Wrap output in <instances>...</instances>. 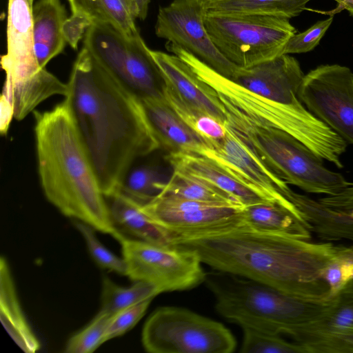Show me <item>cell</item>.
<instances>
[{"label": "cell", "instance_id": "4316f807", "mask_svg": "<svg viewBox=\"0 0 353 353\" xmlns=\"http://www.w3.org/2000/svg\"><path fill=\"white\" fill-rule=\"evenodd\" d=\"M170 177L158 165L136 161L125 173L117 192L144 205L160 195Z\"/></svg>", "mask_w": 353, "mask_h": 353}, {"label": "cell", "instance_id": "d6a6232c", "mask_svg": "<svg viewBox=\"0 0 353 353\" xmlns=\"http://www.w3.org/2000/svg\"><path fill=\"white\" fill-rule=\"evenodd\" d=\"M321 278L328 286L331 298L353 280V245H341L323 268Z\"/></svg>", "mask_w": 353, "mask_h": 353}, {"label": "cell", "instance_id": "484cf974", "mask_svg": "<svg viewBox=\"0 0 353 353\" xmlns=\"http://www.w3.org/2000/svg\"><path fill=\"white\" fill-rule=\"evenodd\" d=\"M353 332V280L332 297L327 311L315 321L296 328L289 336L334 335Z\"/></svg>", "mask_w": 353, "mask_h": 353}, {"label": "cell", "instance_id": "836d02e7", "mask_svg": "<svg viewBox=\"0 0 353 353\" xmlns=\"http://www.w3.org/2000/svg\"><path fill=\"white\" fill-rule=\"evenodd\" d=\"M112 316L101 310L88 325L68 339L64 352H93L103 343V339Z\"/></svg>", "mask_w": 353, "mask_h": 353}, {"label": "cell", "instance_id": "8fae6325", "mask_svg": "<svg viewBox=\"0 0 353 353\" xmlns=\"http://www.w3.org/2000/svg\"><path fill=\"white\" fill-rule=\"evenodd\" d=\"M119 242L127 276L134 282L152 283L161 293L190 290L205 282L203 263L193 250L157 245L125 235Z\"/></svg>", "mask_w": 353, "mask_h": 353}, {"label": "cell", "instance_id": "b9f144b4", "mask_svg": "<svg viewBox=\"0 0 353 353\" xmlns=\"http://www.w3.org/2000/svg\"><path fill=\"white\" fill-rule=\"evenodd\" d=\"M29 1H30V3L31 4V6H33L34 0H29Z\"/></svg>", "mask_w": 353, "mask_h": 353}, {"label": "cell", "instance_id": "83f0119b", "mask_svg": "<svg viewBox=\"0 0 353 353\" xmlns=\"http://www.w3.org/2000/svg\"><path fill=\"white\" fill-rule=\"evenodd\" d=\"M310 0H207L211 13L269 15L291 19L299 15Z\"/></svg>", "mask_w": 353, "mask_h": 353}, {"label": "cell", "instance_id": "3957f363", "mask_svg": "<svg viewBox=\"0 0 353 353\" xmlns=\"http://www.w3.org/2000/svg\"><path fill=\"white\" fill-rule=\"evenodd\" d=\"M39 181L48 201L64 216L119 241L108 203L65 99L50 110H34Z\"/></svg>", "mask_w": 353, "mask_h": 353}, {"label": "cell", "instance_id": "d6986e66", "mask_svg": "<svg viewBox=\"0 0 353 353\" xmlns=\"http://www.w3.org/2000/svg\"><path fill=\"white\" fill-rule=\"evenodd\" d=\"M141 102L161 148L168 152L205 154L209 144L178 116L165 98L145 99Z\"/></svg>", "mask_w": 353, "mask_h": 353}, {"label": "cell", "instance_id": "7402d4cb", "mask_svg": "<svg viewBox=\"0 0 353 353\" xmlns=\"http://www.w3.org/2000/svg\"><path fill=\"white\" fill-rule=\"evenodd\" d=\"M108 199L113 223L123 234L157 245H171L169 232L147 214L141 205L119 192Z\"/></svg>", "mask_w": 353, "mask_h": 353}, {"label": "cell", "instance_id": "f546056e", "mask_svg": "<svg viewBox=\"0 0 353 353\" xmlns=\"http://www.w3.org/2000/svg\"><path fill=\"white\" fill-rule=\"evenodd\" d=\"M161 293L157 286L148 282L134 281L130 287H122L104 276L101 310L114 316L125 309L153 299Z\"/></svg>", "mask_w": 353, "mask_h": 353}, {"label": "cell", "instance_id": "8992f818", "mask_svg": "<svg viewBox=\"0 0 353 353\" xmlns=\"http://www.w3.org/2000/svg\"><path fill=\"white\" fill-rule=\"evenodd\" d=\"M225 114V125L288 185L325 196L334 195L348 185L342 174L327 168L323 159L290 134Z\"/></svg>", "mask_w": 353, "mask_h": 353}, {"label": "cell", "instance_id": "74e56055", "mask_svg": "<svg viewBox=\"0 0 353 353\" xmlns=\"http://www.w3.org/2000/svg\"><path fill=\"white\" fill-rule=\"evenodd\" d=\"M333 17L319 21L305 31L294 34L287 42L283 54L303 53L313 50L331 26Z\"/></svg>", "mask_w": 353, "mask_h": 353}, {"label": "cell", "instance_id": "277c9868", "mask_svg": "<svg viewBox=\"0 0 353 353\" xmlns=\"http://www.w3.org/2000/svg\"><path fill=\"white\" fill-rule=\"evenodd\" d=\"M178 56L216 92L225 112L259 125L281 130L296 138L321 159L343 168L348 143L302 103L270 101L220 74L185 50Z\"/></svg>", "mask_w": 353, "mask_h": 353}, {"label": "cell", "instance_id": "ba28073f", "mask_svg": "<svg viewBox=\"0 0 353 353\" xmlns=\"http://www.w3.org/2000/svg\"><path fill=\"white\" fill-rule=\"evenodd\" d=\"M83 43L99 64L140 101L164 98V78L140 34L128 37L110 25L94 22Z\"/></svg>", "mask_w": 353, "mask_h": 353}, {"label": "cell", "instance_id": "cb8c5ba5", "mask_svg": "<svg viewBox=\"0 0 353 353\" xmlns=\"http://www.w3.org/2000/svg\"><path fill=\"white\" fill-rule=\"evenodd\" d=\"M241 219L259 230L288 234L306 240H311L313 233L298 209H290L269 201L243 206Z\"/></svg>", "mask_w": 353, "mask_h": 353}, {"label": "cell", "instance_id": "6da1fadb", "mask_svg": "<svg viewBox=\"0 0 353 353\" xmlns=\"http://www.w3.org/2000/svg\"><path fill=\"white\" fill-rule=\"evenodd\" d=\"M65 97L108 198L118 191L128 169L161 148L141 101L83 47L74 64Z\"/></svg>", "mask_w": 353, "mask_h": 353}, {"label": "cell", "instance_id": "ac0fdd59", "mask_svg": "<svg viewBox=\"0 0 353 353\" xmlns=\"http://www.w3.org/2000/svg\"><path fill=\"white\" fill-rule=\"evenodd\" d=\"M165 84L182 99L225 123L226 114L216 91L183 60L174 54L150 50Z\"/></svg>", "mask_w": 353, "mask_h": 353}, {"label": "cell", "instance_id": "7c38bea8", "mask_svg": "<svg viewBox=\"0 0 353 353\" xmlns=\"http://www.w3.org/2000/svg\"><path fill=\"white\" fill-rule=\"evenodd\" d=\"M298 97L313 115L353 145V72L349 68L325 64L311 70Z\"/></svg>", "mask_w": 353, "mask_h": 353}, {"label": "cell", "instance_id": "e575fe53", "mask_svg": "<svg viewBox=\"0 0 353 353\" xmlns=\"http://www.w3.org/2000/svg\"><path fill=\"white\" fill-rule=\"evenodd\" d=\"M75 228L83 237L92 259L101 268L127 276V265L123 258H120L106 248L97 239L94 229L79 221L73 220Z\"/></svg>", "mask_w": 353, "mask_h": 353}, {"label": "cell", "instance_id": "d590c367", "mask_svg": "<svg viewBox=\"0 0 353 353\" xmlns=\"http://www.w3.org/2000/svg\"><path fill=\"white\" fill-rule=\"evenodd\" d=\"M307 353H353V332L334 335H304L294 340Z\"/></svg>", "mask_w": 353, "mask_h": 353}, {"label": "cell", "instance_id": "f35d334b", "mask_svg": "<svg viewBox=\"0 0 353 353\" xmlns=\"http://www.w3.org/2000/svg\"><path fill=\"white\" fill-rule=\"evenodd\" d=\"M94 23L92 17L81 10L72 11L63 26V33L65 41L73 50H77L78 43Z\"/></svg>", "mask_w": 353, "mask_h": 353}, {"label": "cell", "instance_id": "ab89813d", "mask_svg": "<svg viewBox=\"0 0 353 353\" xmlns=\"http://www.w3.org/2000/svg\"><path fill=\"white\" fill-rule=\"evenodd\" d=\"M1 117L0 131L1 134H7L10 122L14 117V110L11 104L3 97L0 99Z\"/></svg>", "mask_w": 353, "mask_h": 353}, {"label": "cell", "instance_id": "5b68a950", "mask_svg": "<svg viewBox=\"0 0 353 353\" xmlns=\"http://www.w3.org/2000/svg\"><path fill=\"white\" fill-rule=\"evenodd\" d=\"M205 282L215 297L216 311L229 321L242 328L288 336L322 316L332 299H305L219 270L206 273Z\"/></svg>", "mask_w": 353, "mask_h": 353}, {"label": "cell", "instance_id": "7a4b0ae2", "mask_svg": "<svg viewBox=\"0 0 353 353\" xmlns=\"http://www.w3.org/2000/svg\"><path fill=\"white\" fill-rule=\"evenodd\" d=\"M170 236L172 245L194 251L203 263L215 270L305 299H330L321 273L341 245L259 230L241 217L210 229Z\"/></svg>", "mask_w": 353, "mask_h": 353}, {"label": "cell", "instance_id": "1f68e13d", "mask_svg": "<svg viewBox=\"0 0 353 353\" xmlns=\"http://www.w3.org/2000/svg\"><path fill=\"white\" fill-rule=\"evenodd\" d=\"M241 352L243 353H307L299 343L274 334L243 327Z\"/></svg>", "mask_w": 353, "mask_h": 353}, {"label": "cell", "instance_id": "52a82bcc", "mask_svg": "<svg viewBox=\"0 0 353 353\" xmlns=\"http://www.w3.org/2000/svg\"><path fill=\"white\" fill-rule=\"evenodd\" d=\"M32 6L29 0H8L7 52L1 65L6 73L1 97L12 106L14 118L23 119L54 95L64 97L67 83L39 66L34 52Z\"/></svg>", "mask_w": 353, "mask_h": 353}, {"label": "cell", "instance_id": "2e32d148", "mask_svg": "<svg viewBox=\"0 0 353 353\" xmlns=\"http://www.w3.org/2000/svg\"><path fill=\"white\" fill-rule=\"evenodd\" d=\"M305 74L299 61L283 54L253 66L239 68L231 79L248 90L274 102H301L298 91Z\"/></svg>", "mask_w": 353, "mask_h": 353}, {"label": "cell", "instance_id": "d4e9b609", "mask_svg": "<svg viewBox=\"0 0 353 353\" xmlns=\"http://www.w3.org/2000/svg\"><path fill=\"white\" fill-rule=\"evenodd\" d=\"M0 318L15 343L26 353L39 350L40 343L21 310L10 269L6 259H0Z\"/></svg>", "mask_w": 353, "mask_h": 353}, {"label": "cell", "instance_id": "603a6c76", "mask_svg": "<svg viewBox=\"0 0 353 353\" xmlns=\"http://www.w3.org/2000/svg\"><path fill=\"white\" fill-rule=\"evenodd\" d=\"M71 12L81 10L93 19L110 25L128 37L139 32L134 21L145 19L150 0H68Z\"/></svg>", "mask_w": 353, "mask_h": 353}, {"label": "cell", "instance_id": "9c48e42d", "mask_svg": "<svg viewBox=\"0 0 353 353\" xmlns=\"http://www.w3.org/2000/svg\"><path fill=\"white\" fill-rule=\"evenodd\" d=\"M204 21L221 53L243 68L283 54L285 44L296 33L289 19L275 16L208 12Z\"/></svg>", "mask_w": 353, "mask_h": 353}, {"label": "cell", "instance_id": "4dcf8cb0", "mask_svg": "<svg viewBox=\"0 0 353 353\" xmlns=\"http://www.w3.org/2000/svg\"><path fill=\"white\" fill-rule=\"evenodd\" d=\"M160 195L199 201L243 205L230 194L208 183L175 170L172 171V175Z\"/></svg>", "mask_w": 353, "mask_h": 353}, {"label": "cell", "instance_id": "30bf717a", "mask_svg": "<svg viewBox=\"0 0 353 353\" xmlns=\"http://www.w3.org/2000/svg\"><path fill=\"white\" fill-rule=\"evenodd\" d=\"M141 341L150 353H231L236 341L221 323L185 308L161 307L145 321Z\"/></svg>", "mask_w": 353, "mask_h": 353}, {"label": "cell", "instance_id": "9a60e30c", "mask_svg": "<svg viewBox=\"0 0 353 353\" xmlns=\"http://www.w3.org/2000/svg\"><path fill=\"white\" fill-rule=\"evenodd\" d=\"M243 207L159 195L142 209L171 235L205 230L239 219Z\"/></svg>", "mask_w": 353, "mask_h": 353}, {"label": "cell", "instance_id": "4fadbf2b", "mask_svg": "<svg viewBox=\"0 0 353 353\" xmlns=\"http://www.w3.org/2000/svg\"><path fill=\"white\" fill-rule=\"evenodd\" d=\"M208 11L207 0H173L159 7L155 33L231 79L239 67L227 59L212 42L204 21Z\"/></svg>", "mask_w": 353, "mask_h": 353}, {"label": "cell", "instance_id": "e0dca14e", "mask_svg": "<svg viewBox=\"0 0 353 353\" xmlns=\"http://www.w3.org/2000/svg\"><path fill=\"white\" fill-rule=\"evenodd\" d=\"M312 231L324 241H353V183L340 192L315 200L301 195L296 203Z\"/></svg>", "mask_w": 353, "mask_h": 353}, {"label": "cell", "instance_id": "44dd1931", "mask_svg": "<svg viewBox=\"0 0 353 353\" xmlns=\"http://www.w3.org/2000/svg\"><path fill=\"white\" fill-rule=\"evenodd\" d=\"M32 14L35 55L39 66L44 69L64 50L63 26L67 13L60 0H39L32 6Z\"/></svg>", "mask_w": 353, "mask_h": 353}, {"label": "cell", "instance_id": "ffe728a7", "mask_svg": "<svg viewBox=\"0 0 353 353\" xmlns=\"http://www.w3.org/2000/svg\"><path fill=\"white\" fill-rule=\"evenodd\" d=\"M173 170L208 183L234 196L243 205L267 201L212 159L196 154L168 152Z\"/></svg>", "mask_w": 353, "mask_h": 353}, {"label": "cell", "instance_id": "60d3db41", "mask_svg": "<svg viewBox=\"0 0 353 353\" xmlns=\"http://www.w3.org/2000/svg\"><path fill=\"white\" fill-rule=\"evenodd\" d=\"M339 3V7L336 10L340 11L346 9L350 14L353 15V0H334Z\"/></svg>", "mask_w": 353, "mask_h": 353}, {"label": "cell", "instance_id": "8d00e7d4", "mask_svg": "<svg viewBox=\"0 0 353 353\" xmlns=\"http://www.w3.org/2000/svg\"><path fill=\"white\" fill-rule=\"evenodd\" d=\"M152 299H148L114 314L106 329L103 342L121 336L134 327L145 314Z\"/></svg>", "mask_w": 353, "mask_h": 353}, {"label": "cell", "instance_id": "5bb4252c", "mask_svg": "<svg viewBox=\"0 0 353 353\" xmlns=\"http://www.w3.org/2000/svg\"><path fill=\"white\" fill-rule=\"evenodd\" d=\"M225 128V137L212 142L203 156L221 165L267 201L297 209L285 196L289 185L271 171L226 125Z\"/></svg>", "mask_w": 353, "mask_h": 353}, {"label": "cell", "instance_id": "f1b7e54d", "mask_svg": "<svg viewBox=\"0 0 353 353\" xmlns=\"http://www.w3.org/2000/svg\"><path fill=\"white\" fill-rule=\"evenodd\" d=\"M164 98L178 116L210 145L226 135L225 123L207 112L182 99L170 87L165 85Z\"/></svg>", "mask_w": 353, "mask_h": 353}]
</instances>
